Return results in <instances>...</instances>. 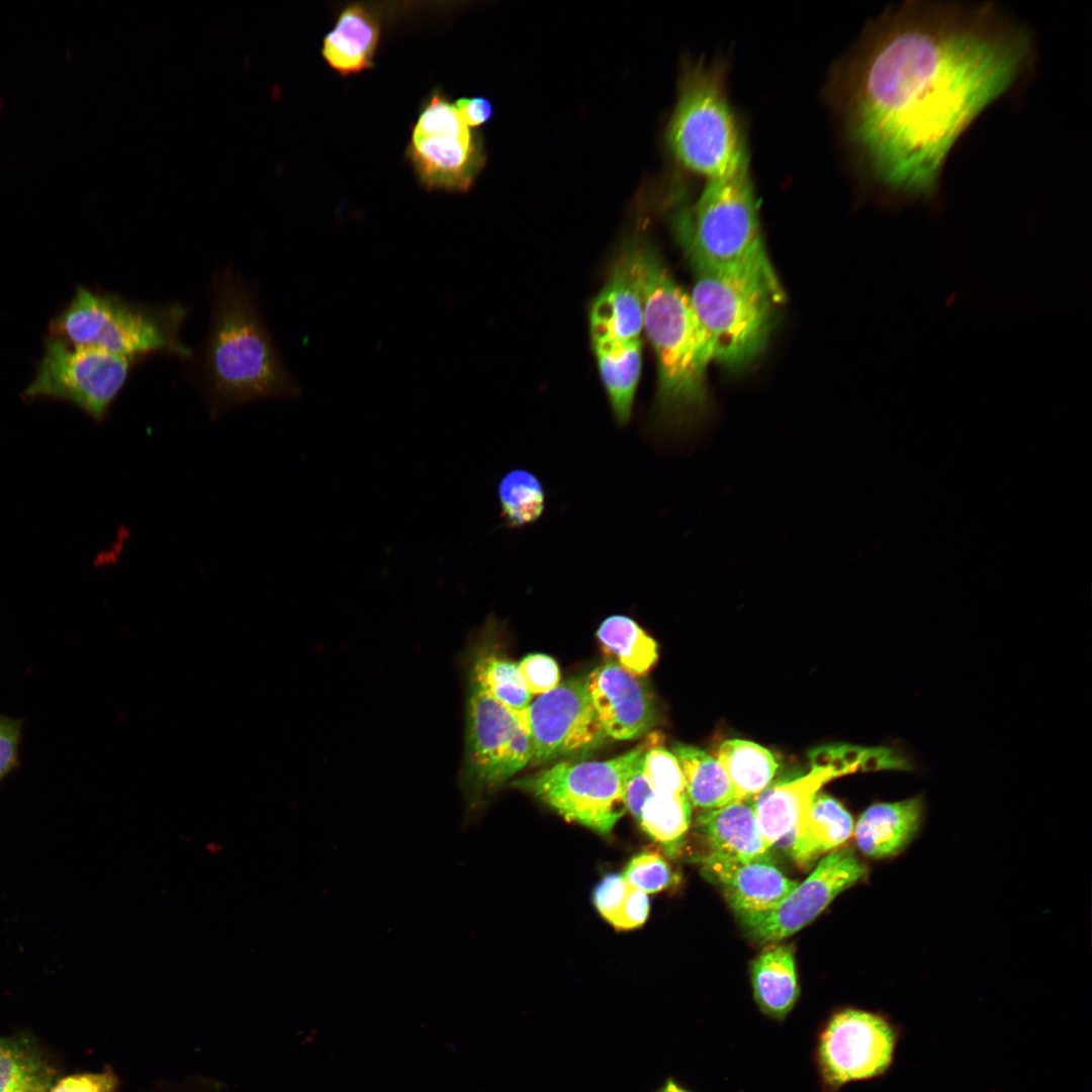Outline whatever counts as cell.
<instances>
[{
    "instance_id": "obj_1",
    "label": "cell",
    "mask_w": 1092,
    "mask_h": 1092,
    "mask_svg": "<svg viewBox=\"0 0 1092 1092\" xmlns=\"http://www.w3.org/2000/svg\"><path fill=\"white\" fill-rule=\"evenodd\" d=\"M1026 28L992 4L906 2L869 31L845 76L848 135L897 203L935 200L962 134L1026 71Z\"/></svg>"
},
{
    "instance_id": "obj_2",
    "label": "cell",
    "mask_w": 1092,
    "mask_h": 1092,
    "mask_svg": "<svg viewBox=\"0 0 1092 1092\" xmlns=\"http://www.w3.org/2000/svg\"><path fill=\"white\" fill-rule=\"evenodd\" d=\"M643 302V330L657 363L656 422L674 440L696 433L710 412L706 336L688 294L646 243L623 253Z\"/></svg>"
},
{
    "instance_id": "obj_3",
    "label": "cell",
    "mask_w": 1092,
    "mask_h": 1092,
    "mask_svg": "<svg viewBox=\"0 0 1092 1092\" xmlns=\"http://www.w3.org/2000/svg\"><path fill=\"white\" fill-rule=\"evenodd\" d=\"M675 231L694 272L749 280L785 300L764 245L748 165L708 180L696 202L675 218Z\"/></svg>"
},
{
    "instance_id": "obj_4",
    "label": "cell",
    "mask_w": 1092,
    "mask_h": 1092,
    "mask_svg": "<svg viewBox=\"0 0 1092 1092\" xmlns=\"http://www.w3.org/2000/svg\"><path fill=\"white\" fill-rule=\"evenodd\" d=\"M205 365L217 407L299 393L249 292L234 279L217 292Z\"/></svg>"
},
{
    "instance_id": "obj_5",
    "label": "cell",
    "mask_w": 1092,
    "mask_h": 1092,
    "mask_svg": "<svg viewBox=\"0 0 1092 1092\" xmlns=\"http://www.w3.org/2000/svg\"><path fill=\"white\" fill-rule=\"evenodd\" d=\"M187 310L178 304L150 306L78 287L52 324L56 338L83 347L136 358L152 352L188 357L179 338Z\"/></svg>"
},
{
    "instance_id": "obj_6",
    "label": "cell",
    "mask_w": 1092,
    "mask_h": 1092,
    "mask_svg": "<svg viewBox=\"0 0 1092 1092\" xmlns=\"http://www.w3.org/2000/svg\"><path fill=\"white\" fill-rule=\"evenodd\" d=\"M667 141L677 161L707 181L730 176L748 165L720 65L699 64L688 71Z\"/></svg>"
},
{
    "instance_id": "obj_7",
    "label": "cell",
    "mask_w": 1092,
    "mask_h": 1092,
    "mask_svg": "<svg viewBox=\"0 0 1092 1092\" xmlns=\"http://www.w3.org/2000/svg\"><path fill=\"white\" fill-rule=\"evenodd\" d=\"M694 274L690 297L712 362L730 371L747 368L766 349L777 307L784 301L765 286L749 280L706 272Z\"/></svg>"
},
{
    "instance_id": "obj_8",
    "label": "cell",
    "mask_w": 1092,
    "mask_h": 1092,
    "mask_svg": "<svg viewBox=\"0 0 1092 1092\" xmlns=\"http://www.w3.org/2000/svg\"><path fill=\"white\" fill-rule=\"evenodd\" d=\"M659 736L649 734L639 745L604 761L565 760L532 775L516 779L511 786L522 790L565 820L610 835L626 812L625 789L636 758Z\"/></svg>"
},
{
    "instance_id": "obj_9",
    "label": "cell",
    "mask_w": 1092,
    "mask_h": 1092,
    "mask_svg": "<svg viewBox=\"0 0 1092 1092\" xmlns=\"http://www.w3.org/2000/svg\"><path fill=\"white\" fill-rule=\"evenodd\" d=\"M532 745L512 711L467 680L465 745L459 785L468 810L530 763Z\"/></svg>"
},
{
    "instance_id": "obj_10",
    "label": "cell",
    "mask_w": 1092,
    "mask_h": 1092,
    "mask_svg": "<svg viewBox=\"0 0 1092 1092\" xmlns=\"http://www.w3.org/2000/svg\"><path fill=\"white\" fill-rule=\"evenodd\" d=\"M897 1032L882 1014L856 1007L833 1010L817 1028L812 1061L821 1092L875 1079L892 1065Z\"/></svg>"
},
{
    "instance_id": "obj_11",
    "label": "cell",
    "mask_w": 1092,
    "mask_h": 1092,
    "mask_svg": "<svg viewBox=\"0 0 1092 1092\" xmlns=\"http://www.w3.org/2000/svg\"><path fill=\"white\" fill-rule=\"evenodd\" d=\"M516 714L531 740V766L585 758L610 741L594 709L586 675L559 682Z\"/></svg>"
},
{
    "instance_id": "obj_12",
    "label": "cell",
    "mask_w": 1092,
    "mask_h": 1092,
    "mask_svg": "<svg viewBox=\"0 0 1092 1092\" xmlns=\"http://www.w3.org/2000/svg\"><path fill=\"white\" fill-rule=\"evenodd\" d=\"M809 758V774L767 787L754 798L758 826L768 847L792 840L801 813L825 783L857 770L908 767L891 749L844 744L817 747Z\"/></svg>"
},
{
    "instance_id": "obj_13",
    "label": "cell",
    "mask_w": 1092,
    "mask_h": 1092,
    "mask_svg": "<svg viewBox=\"0 0 1092 1092\" xmlns=\"http://www.w3.org/2000/svg\"><path fill=\"white\" fill-rule=\"evenodd\" d=\"M136 358L52 339L26 397L69 400L95 420H102L123 387Z\"/></svg>"
},
{
    "instance_id": "obj_14",
    "label": "cell",
    "mask_w": 1092,
    "mask_h": 1092,
    "mask_svg": "<svg viewBox=\"0 0 1092 1092\" xmlns=\"http://www.w3.org/2000/svg\"><path fill=\"white\" fill-rule=\"evenodd\" d=\"M867 873V867L851 849L836 848L779 904L737 916L754 940L776 942L812 922L838 894L863 879Z\"/></svg>"
},
{
    "instance_id": "obj_15",
    "label": "cell",
    "mask_w": 1092,
    "mask_h": 1092,
    "mask_svg": "<svg viewBox=\"0 0 1092 1092\" xmlns=\"http://www.w3.org/2000/svg\"><path fill=\"white\" fill-rule=\"evenodd\" d=\"M597 717L610 739L630 740L648 733L656 709L645 684L616 660L608 659L586 674Z\"/></svg>"
},
{
    "instance_id": "obj_16",
    "label": "cell",
    "mask_w": 1092,
    "mask_h": 1092,
    "mask_svg": "<svg viewBox=\"0 0 1092 1092\" xmlns=\"http://www.w3.org/2000/svg\"><path fill=\"white\" fill-rule=\"evenodd\" d=\"M698 861L737 915L770 909L798 885L770 860L742 861L709 851Z\"/></svg>"
},
{
    "instance_id": "obj_17",
    "label": "cell",
    "mask_w": 1092,
    "mask_h": 1092,
    "mask_svg": "<svg viewBox=\"0 0 1092 1092\" xmlns=\"http://www.w3.org/2000/svg\"><path fill=\"white\" fill-rule=\"evenodd\" d=\"M410 156L428 189L466 191L483 163L471 131L412 138Z\"/></svg>"
},
{
    "instance_id": "obj_18",
    "label": "cell",
    "mask_w": 1092,
    "mask_h": 1092,
    "mask_svg": "<svg viewBox=\"0 0 1092 1092\" xmlns=\"http://www.w3.org/2000/svg\"><path fill=\"white\" fill-rule=\"evenodd\" d=\"M643 302L633 272L622 254L605 286L592 303V346L640 339Z\"/></svg>"
},
{
    "instance_id": "obj_19",
    "label": "cell",
    "mask_w": 1092,
    "mask_h": 1092,
    "mask_svg": "<svg viewBox=\"0 0 1092 1092\" xmlns=\"http://www.w3.org/2000/svg\"><path fill=\"white\" fill-rule=\"evenodd\" d=\"M754 798L735 800L697 815L696 827L708 841L709 851L742 861L770 860V847L758 826Z\"/></svg>"
},
{
    "instance_id": "obj_20",
    "label": "cell",
    "mask_w": 1092,
    "mask_h": 1092,
    "mask_svg": "<svg viewBox=\"0 0 1092 1092\" xmlns=\"http://www.w3.org/2000/svg\"><path fill=\"white\" fill-rule=\"evenodd\" d=\"M922 813L920 797L870 806L853 828L857 847L872 858L896 855L917 833Z\"/></svg>"
},
{
    "instance_id": "obj_21",
    "label": "cell",
    "mask_w": 1092,
    "mask_h": 1092,
    "mask_svg": "<svg viewBox=\"0 0 1092 1092\" xmlns=\"http://www.w3.org/2000/svg\"><path fill=\"white\" fill-rule=\"evenodd\" d=\"M853 828L852 817L845 808L818 791L796 824L790 843L792 857L800 868L806 869L824 853L842 845Z\"/></svg>"
},
{
    "instance_id": "obj_22",
    "label": "cell",
    "mask_w": 1092,
    "mask_h": 1092,
    "mask_svg": "<svg viewBox=\"0 0 1092 1092\" xmlns=\"http://www.w3.org/2000/svg\"><path fill=\"white\" fill-rule=\"evenodd\" d=\"M752 997L767 1019L784 1023L801 995L794 952L791 946L770 944L751 963Z\"/></svg>"
},
{
    "instance_id": "obj_23",
    "label": "cell",
    "mask_w": 1092,
    "mask_h": 1092,
    "mask_svg": "<svg viewBox=\"0 0 1092 1092\" xmlns=\"http://www.w3.org/2000/svg\"><path fill=\"white\" fill-rule=\"evenodd\" d=\"M379 38V27L362 6L347 7L335 28L324 38L323 56L342 75L371 67Z\"/></svg>"
},
{
    "instance_id": "obj_24",
    "label": "cell",
    "mask_w": 1092,
    "mask_h": 1092,
    "mask_svg": "<svg viewBox=\"0 0 1092 1092\" xmlns=\"http://www.w3.org/2000/svg\"><path fill=\"white\" fill-rule=\"evenodd\" d=\"M593 350L613 417L625 426L632 417L641 373V340L594 345Z\"/></svg>"
},
{
    "instance_id": "obj_25",
    "label": "cell",
    "mask_w": 1092,
    "mask_h": 1092,
    "mask_svg": "<svg viewBox=\"0 0 1092 1092\" xmlns=\"http://www.w3.org/2000/svg\"><path fill=\"white\" fill-rule=\"evenodd\" d=\"M671 752L679 763L692 806L715 809L739 800L726 770L709 753L681 743L673 745Z\"/></svg>"
},
{
    "instance_id": "obj_26",
    "label": "cell",
    "mask_w": 1092,
    "mask_h": 1092,
    "mask_svg": "<svg viewBox=\"0 0 1092 1092\" xmlns=\"http://www.w3.org/2000/svg\"><path fill=\"white\" fill-rule=\"evenodd\" d=\"M468 658V677L514 712L526 709L533 698L516 662L483 640Z\"/></svg>"
},
{
    "instance_id": "obj_27",
    "label": "cell",
    "mask_w": 1092,
    "mask_h": 1092,
    "mask_svg": "<svg viewBox=\"0 0 1092 1092\" xmlns=\"http://www.w3.org/2000/svg\"><path fill=\"white\" fill-rule=\"evenodd\" d=\"M716 759L726 770L738 799L759 795L768 787L778 768L769 750L741 739L722 742L716 751Z\"/></svg>"
},
{
    "instance_id": "obj_28",
    "label": "cell",
    "mask_w": 1092,
    "mask_h": 1092,
    "mask_svg": "<svg viewBox=\"0 0 1092 1092\" xmlns=\"http://www.w3.org/2000/svg\"><path fill=\"white\" fill-rule=\"evenodd\" d=\"M597 638L608 654L636 676L645 674L658 658L656 641L625 615L607 617L597 630Z\"/></svg>"
},
{
    "instance_id": "obj_29",
    "label": "cell",
    "mask_w": 1092,
    "mask_h": 1092,
    "mask_svg": "<svg viewBox=\"0 0 1092 1092\" xmlns=\"http://www.w3.org/2000/svg\"><path fill=\"white\" fill-rule=\"evenodd\" d=\"M54 1075L35 1046L0 1035V1092H50Z\"/></svg>"
},
{
    "instance_id": "obj_30",
    "label": "cell",
    "mask_w": 1092,
    "mask_h": 1092,
    "mask_svg": "<svg viewBox=\"0 0 1092 1092\" xmlns=\"http://www.w3.org/2000/svg\"><path fill=\"white\" fill-rule=\"evenodd\" d=\"M500 518L506 527L522 529L544 514L546 491L540 478L525 468L507 471L497 484Z\"/></svg>"
},
{
    "instance_id": "obj_31",
    "label": "cell",
    "mask_w": 1092,
    "mask_h": 1092,
    "mask_svg": "<svg viewBox=\"0 0 1092 1092\" xmlns=\"http://www.w3.org/2000/svg\"><path fill=\"white\" fill-rule=\"evenodd\" d=\"M692 804L687 794L653 792L640 815L642 829L659 842L669 856H674L688 831Z\"/></svg>"
},
{
    "instance_id": "obj_32",
    "label": "cell",
    "mask_w": 1092,
    "mask_h": 1092,
    "mask_svg": "<svg viewBox=\"0 0 1092 1092\" xmlns=\"http://www.w3.org/2000/svg\"><path fill=\"white\" fill-rule=\"evenodd\" d=\"M622 876L633 887L646 894L670 888L677 882L667 861L657 852L643 851L627 863Z\"/></svg>"
},
{
    "instance_id": "obj_33",
    "label": "cell",
    "mask_w": 1092,
    "mask_h": 1092,
    "mask_svg": "<svg viewBox=\"0 0 1092 1092\" xmlns=\"http://www.w3.org/2000/svg\"><path fill=\"white\" fill-rule=\"evenodd\" d=\"M643 771L653 792L686 793L684 776L676 757L659 745V742L646 750Z\"/></svg>"
},
{
    "instance_id": "obj_34",
    "label": "cell",
    "mask_w": 1092,
    "mask_h": 1092,
    "mask_svg": "<svg viewBox=\"0 0 1092 1092\" xmlns=\"http://www.w3.org/2000/svg\"><path fill=\"white\" fill-rule=\"evenodd\" d=\"M631 887L622 875L609 874L594 890L595 907L613 926L624 909Z\"/></svg>"
},
{
    "instance_id": "obj_35",
    "label": "cell",
    "mask_w": 1092,
    "mask_h": 1092,
    "mask_svg": "<svg viewBox=\"0 0 1092 1092\" xmlns=\"http://www.w3.org/2000/svg\"><path fill=\"white\" fill-rule=\"evenodd\" d=\"M527 689L532 695H542L554 689L560 681L557 662L549 655L532 653L518 664Z\"/></svg>"
},
{
    "instance_id": "obj_36",
    "label": "cell",
    "mask_w": 1092,
    "mask_h": 1092,
    "mask_svg": "<svg viewBox=\"0 0 1092 1092\" xmlns=\"http://www.w3.org/2000/svg\"><path fill=\"white\" fill-rule=\"evenodd\" d=\"M115 1087L116 1080L111 1073H84L60 1079L50 1092H114Z\"/></svg>"
},
{
    "instance_id": "obj_37",
    "label": "cell",
    "mask_w": 1092,
    "mask_h": 1092,
    "mask_svg": "<svg viewBox=\"0 0 1092 1092\" xmlns=\"http://www.w3.org/2000/svg\"><path fill=\"white\" fill-rule=\"evenodd\" d=\"M646 750L636 758L628 777L625 789L626 809L629 810L630 813L638 821L640 819L641 811L646 800L653 793L643 771L644 754Z\"/></svg>"
},
{
    "instance_id": "obj_38",
    "label": "cell",
    "mask_w": 1092,
    "mask_h": 1092,
    "mask_svg": "<svg viewBox=\"0 0 1092 1092\" xmlns=\"http://www.w3.org/2000/svg\"><path fill=\"white\" fill-rule=\"evenodd\" d=\"M19 731L17 721L0 716V779L16 763Z\"/></svg>"
},
{
    "instance_id": "obj_39",
    "label": "cell",
    "mask_w": 1092,
    "mask_h": 1092,
    "mask_svg": "<svg viewBox=\"0 0 1092 1092\" xmlns=\"http://www.w3.org/2000/svg\"><path fill=\"white\" fill-rule=\"evenodd\" d=\"M454 106L468 127L486 122L492 114L490 102L483 97L461 98L454 103Z\"/></svg>"
},
{
    "instance_id": "obj_40",
    "label": "cell",
    "mask_w": 1092,
    "mask_h": 1092,
    "mask_svg": "<svg viewBox=\"0 0 1092 1092\" xmlns=\"http://www.w3.org/2000/svg\"><path fill=\"white\" fill-rule=\"evenodd\" d=\"M656 1092H694L673 1078H668Z\"/></svg>"
}]
</instances>
